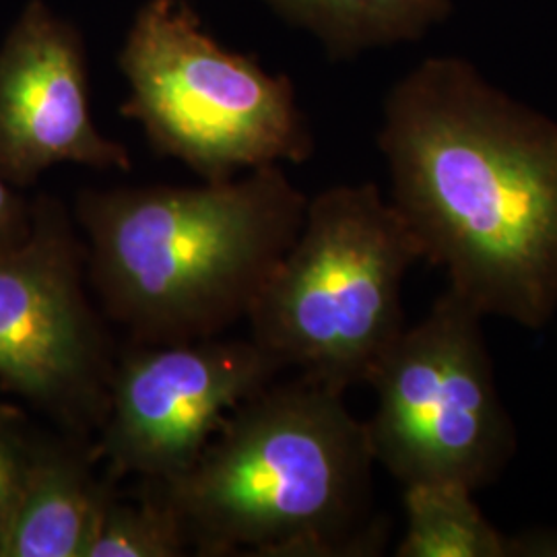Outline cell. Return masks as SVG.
Instances as JSON below:
<instances>
[{
  "label": "cell",
  "mask_w": 557,
  "mask_h": 557,
  "mask_svg": "<svg viewBox=\"0 0 557 557\" xmlns=\"http://www.w3.org/2000/svg\"><path fill=\"white\" fill-rule=\"evenodd\" d=\"M379 147L423 260L479 314L539 331L557 312V120L460 57L388 91Z\"/></svg>",
  "instance_id": "1"
},
{
  "label": "cell",
  "mask_w": 557,
  "mask_h": 557,
  "mask_svg": "<svg viewBox=\"0 0 557 557\" xmlns=\"http://www.w3.org/2000/svg\"><path fill=\"white\" fill-rule=\"evenodd\" d=\"M308 199L281 165L199 186L87 188V278L135 343L220 337L248 319L298 238Z\"/></svg>",
  "instance_id": "2"
},
{
  "label": "cell",
  "mask_w": 557,
  "mask_h": 557,
  "mask_svg": "<svg viewBox=\"0 0 557 557\" xmlns=\"http://www.w3.org/2000/svg\"><path fill=\"white\" fill-rule=\"evenodd\" d=\"M374 462L345 393L298 374L236 407L188 473L143 490L197 556H370L384 539L363 522Z\"/></svg>",
  "instance_id": "3"
},
{
  "label": "cell",
  "mask_w": 557,
  "mask_h": 557,
  "mask_svg": "<svg viewBox=\"0 0 557 557\" xmlns=\"http://www.w3.org/2000/svg\"><path fill=\"white\" fill-rule=\"evenodd\" d=\"M423 260L374 182L308 199L298 238L255 301L250 338L283 370L347 393L368 384L405 331L403 283Z\"/></svg>",
  "instance_id": "4"
},
{
  "label": "cell",
  "mask_w": 557,
  "mask_h": 557,
  "mask_svg": "<svg viewBox=\"0 0 557 557\" xmlns=\"http://www.w3.org/2000/svg\"><path fill=\"white\" fill-rule=\"evenodd\" d=\"M128 83L120 106L151 149L202 182L264 165L304 163L314 135L294 81L221 46L188 0H145L119 52Z\"/></svg>",
  "instance_id": "5"
},
{
  "label": "cell",
  "mask_w": 557,
  "mask_h": 557,
  "mask_svg": "<svg viewBox=\"0 0 557 557\" xmlns=\"http://www.w3.org/2000/svg\"><path fill=\"white\" fill-rule=\"evenodd\" d=\"M481 320L446 289L428 317L405 326L368 380L376 393L363 421L372 457L403 487L458 481L478 492L517 450Z\"/></svg>",
  "instance_id": "6"
},
{
  "label": "cell",
  "mask_w": 557,
  "mask_h": 557,
  "mask_svg": "<svg viewBox=\"0 0 557 557\" xmlns=\"http://www.w3.org/2000/svg\"><path fill=\"white\" fill-rule=\"evenodd\" d=\"M27 238L0 252V386L75 436H94L119 354L87 296V248L64 205H32Z\"/></svg>",
  "instance_id": "7"
},
{
  "label": "cell",
  "mask_w": 557,
  "mask_h": 557,
  "mask_svg": "<svg viewBox=\"0 0 557 557\" xmlns=\"http://www.w3.org/2000/svg\"><path fill=\"white\" fill-rule=\"evenodd\" d=\"M283 368L252 338L135 343L119 354L94 442L106 478L165 485L188 473L223 421Z\"/></svg>",
  "instance_id": "8"
},
{
  "label": "cell",
  "mask_w": 557,
  "mask_h": 557,
  "mask_svg": "<svg viewBox=\"0 0 557 557\" xmlns=\"http://www.w3.org/2000/svg\"><path fill=\"white\" fill-rule=\"evenodd\" d=\"M60 163L133 168L128 149L94 120L79 27L32 0L0 46V172L23 188Z\"/></svg>",
  "instance_id": "9"
},
{
  "label": "cell",
  "mask_w": 557,
  "mask_h": 557,
  "mask_svg": "<svg viewBox=\"0 0 557 557\" xmlns=\"http://www.w3.org/2000/svg\"><path fill=\"white\" fill-rule=\"evenodd\" d=\"M36 448L0 537V557H83L101 502L114 485L96 478L94 442Z\"/></svg>",
  "instance_id": "10"
},
{
  "label": "cell",
  "mask_w": 557,
  "mask_h": 557,
  "mask_svg": "<svg viewBox=\"0 0 557 557\" xmlns=\"http://www.w3.org/2000/svg\"><path fill=\"white\" fill-rule=\"evenodd\" d=\"M277 17L319 40L331 60H351L425 38L450 20L453 0H262Z\"/></svg>",
  "instance_id": "11"
},
{
  "label": "cell",
  "mask_w": 557,
  "mask_h": 557,
  "mask_svg": "<svg viewBox=\"0 0 557 557\" xmlns=\"http://www.w3.org/2000/svg\"><path fill=\"white\" fill-rule=\"evenodd\" d=\"M473 490L458 481L405 487L407 529L398 557H506L510 537L485 518Z\"/></svg>",
  "instance_id": "12"
},
{
  "label": "cell",
  "mask_w": 557,
  "mask_h": 557,
  "mask_svg": "<svg viewBox=\"0 0 557 557\" xmlns=\"http://www.w3.org/2000/svg\"><path fill=\"white\" fill-rule=\"evenodd\" d=\"M108 490L83 557H180L190 554L184 527L151 492L133 504Z\"/></svg>",
  "instance_id": "13"
},
{
  "label": "cell",
  "mask_w": 557,
  "mask_h": 557,
  "mask_svg": "<svg viewBox=\"0 0 557 557\" xmlns=\"http://www.w3.org/2000/svg\"><path fill=\"white\" fill-rule=\"evenodd\" d=\"M9 413L0 416V537L20 499L32 448L9 428Z\"/></svg>",
  "instance_id": "14"
},
{
  "label": "cell",
  "mask_w": 557,
  "mask_h": 557,
  "mask_svg": "<svg viewBox=\"0 0 557 557\" xmlns=\"http://www.w3.org/2000/svg\"><path fill=\"white\" fill-rule=\"evenodd\" d=\"M34 220V207L15 193V186L0 172V252L27 238Z\"/></svg>",
  "instance_id": "15"
},
{
  "label": "cell",
  "mask_w": 557,
  "mask_h": 557,
  "mask_svg": "<svg viewBox=\"0 0 557 557\" xmlns=\"http://www.w3.org/2000/svg\"><path fill=\"white\" fill-rule=\"evenodd\" d=\"M508 556H557V533H524L510 537Z\"/></svg>",
  "instance_id": "16"
}]
</instances>
